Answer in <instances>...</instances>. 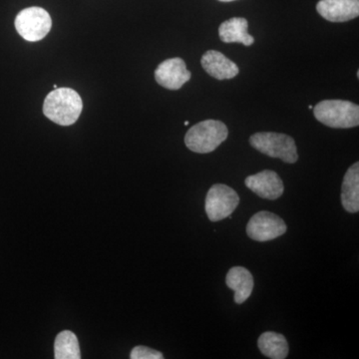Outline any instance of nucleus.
I'll return each instance as SVG.
<instances>
[{
	"label": "nucleus",
	"instance_id": "nucleus-6",
	"mask_svg": "<svg viewBox=\"0 0 359 359\" xmlns=\"http://www.w3.org/2000/svg\"><path fill=\"white\" fill-rule=\"evenodd\" d=\"M240 204V197L231 187L215 184L210 188L205 201V209L211 222L229 218Z\"/></svg>",
	"mask_w": 359,
	"mask_h": 359
},
{
	"label": "nucleus",
	"instance_id": "nucleus-10",
	"mask_svg": "<svg viewBox=\"0 0 359 359\" xmlns=\"http://www.w3.org/2000/svg\"><path fill=\"white\" fill-rule=\"evenodd\" d=\"M316 11L332 22H346L358 18L359 0H320Z\"/></svg>",
	"mask_w": 359,
	"mask_h": 359
},
{
	"label": "nucleus",
	"instance_id": "nucleus-5",
	"mask_svg": "<svg viewBox=\"0 0 359 359\" xmlns=\"http://www.w3.org/2000/svg\"><path fill=\"white\" fill-rule=\"evenodd\" d=\"M18 34L26 41L37 42L48 34L52 27L49 13L41 7L32 6L23 9L15 18Z\"/></svg>",
	"mask_w": 359,
	"mask_h": 359
},
{
	"label": "nucleus",
	"instance_id": "nucleus-4",
	"mask_svg": "<svg viewBox=\"0 0 359 359\" xmlns=\"http://www.w3.org/2000/svg\"><path fill=\"white\" fill-rule=\"evenodd\" d=\"M252 148L271 158H278L287 164H294L299 159L297 144L289 135L259 132L250 138Z\"/></svg>",
	"mask_w": 359,
	"mask_h": 359
},
{
	"label": "nucleus",
	"instance_id": "nucleus-14",
	"mask_svg": "<svg viewBox=\"0 0 359 359\" xmlns=\"http://www.w3.org/2000/svg\"><path fill=\"white\" fill-rule=\"evenodd\" d=\"M341 204L346 212L359 211V163H354L344 175L341 186Z\"/></svg>",
	"mask_w": 359,
	"mask_h": 359
},
{
	"label": "nucleus",
	"instance_id": "nucleus-9",
	"mask_svg": "<svg viewBox=\"0 0 359 359\" xmlns=\"http://www.w3.org/2000/svg\"><path fill=\"white\" fill-rule=\"evenodd\" d=\"M245 184L252 192L263 199L276 200L285 192L283 180L271 170H264L247 177Z\"/></svg>",
	"mask_w": 359,
	"mask_h": 359
},
{
	"label": "nucleus",
	"instance_id": "nucleus-17",
	"mask_svg": "<svg viewBox=\"0 0 359 359\" xmlns=\"http://www.w3.org/2000/svg\"><path fill=\"white\" fill-rule=\"evenodd\" d=\"M130 358L163 359L164 355L160 351H155V349L150 348V347L139 346L132 349L131 353H130Z\"/></svg>",
	"mask_w": 359,
	"mask_h": 359
},
{
	"label": "nucleus",
	"instance_id": "nucleus-3",
	"mask_svg": "<svg viewBox=\"0 0 359 359\" xmlns=\"http://www.w3.org/2000/svg\"><path fill=\"white\" fill-rule=\"evenodd\" d=\"M313 115L325 126L354 128L359 125L358 105L346 100H323L313 107Z\"/></svg>",
	"mask_w": 359,
	"mask_h": 359
},
{
	"label": "nucleus",
	"instance_id": "nucleus-11",
	"mask_svg": "<svg viewBox=\"0 0 359 359\" xmlns=\"http://www.w3.org/2000/svg\"><path fill=\"white\" fill-rule=\"evenodd\" d=\"M201 65L210 76L218 80H228L238 74V67L221 52L208 50L201 59Z\"/></svg>",
	"mask_w": 359,
	"mask_h": 359
},
{
	"label": "nucleus",
	"instance_id": "nucleus-1",
	"mask_svg": "<svg viewBox=\"0 0 359 359\" xmlns=\"http://www.w3.org/2000/svg\"><path fill=\"white\" fill-rule=\"evenodd\" d=\"M83 109L81 97L75 90L56 88L45 98L44 115L61 126L74 124Z\"/></svg>",
	"mask_w": 359,
	"mask_h": 359
},
{
	"label": "nucleus",
	"instance_id": "nucleus-20",
	"mask_svg": "<svg viewBox=\"0 0 359 359\" xmlns=\"http://www.w3.org/2000/svg\"><path fill=\"white\" fill-rule=\"evenodd\" d=\"M53 88H54V89L57 88V85L54 84V85H53Z\"/></svg>",
	"mask_w": 359,
	"mask_h": 359
},
{
	"label": "nucleus",
	"instance_id": "nucleus-7",
	"mask_svg": "<svg viewBox=\"0 0 359 359\" xmlns=\"http://www.w3.org/2000/svg\"><path fill=\"white\" fill-rule=\"evenodd\" d=\"M287 224L278 215L268 211L255 214L247 224V235L257 242H269L285 235Z\"/></svg>",
	"mask_w": 359,
	"mask_h": 359
},
{
	"label": "nucleus",
	"instance_id": "nucleus-16",
	"mask_svg": "<svg viewBox=\"0 0 359 359\" xmlns=\"http://www.w3.org/2000/svg\"><path fill=\"white\" fill-rule=\"evenodd\" d=\"M54 358L56 359H80L79 342L76 334L70 330H65L56 337L54 342Z\"/></svg>",
	"mask_w": 359,
	"mask_h": 359
},
{
	"label": "nucleus",
	"instance_id": "nucleus-2",
	"mask_svg": "<svg viewBox=\"0 0 359 359\" xmlns=\"http://www.w3.org/2000/svg\"><path fill=\"white\" fill-rule=\"evenodd\" d=\"M229 136L228 127L217 120H205L187 132L185 144L192 152L208 154L221 145Z\"/></svg>",
	"mask_w": 359,
	"mask_h": 359
},
{
	"label": "nucleus",
	"instance_id": "nucleus-19",
	"mask_svg": "<svg viewBox=\"0 0 359 359\" xmlns=\"http://www.w3.org/2000/svg\"><path fill=\"white\" fill-rule=\"evenodd\" d=\"M309 109H311H311H313V105H309Z\"/></svg>",
	"mask_w": 359,
	"mask_h": 359
},
{
	"label": "nucleus",
	"instance_id": "nucleus-12",
	"mask_svg": "<svg viewBox=\"0 0 359 359\" xmlns=\"http://www.w3.org/2000/svg\"><path fill=\"white\" fill-rule=\"evenodd\" d=\"M226 285L229 289L235 292L236 304H242L252 294L254 290V278L249 269L244 266H233L226 276Z\"/></svg>",
	"mask_w": 359,
	"mask_h": 359
},
{
	"label": "nucleus",
	"instance_id": "nucleus-18",
	"mask_svg": "<svg viewBox=\"0 0 359 359\" xmlns=\"http://www.w3.org/2000/svg\"><path fill=\"white\" fill-rule=\"evenodd\" d=\"M219 1H222V2H231V1H235V0H219Z\"/></svg>",
	"mask_w": 359,
	"mask_h": 359
},
{
	"label": "nucleus",
	"instance_id": "nucleus-8",
	"mask_svg": "<svg viewBox=\"0 0 359 359\" xmlns=\"http://www.w3.org/2000/svg\"><path fill=\"white\" fill-rule=\"evenodd\" d=\"M191 76L192 74L187 69L185 61L178 57L165 60L155 71L157 83L169 90H179Z\"/></svg>",
	"mask_w": 359,
	"mask_h": 359
},
{
	"label": "nucleus",
	"instance_id": "nucleus-13",
	"mask_svg": "<svg viewBox=\"0 0 359 359\" xmlns=\"http://www.w3.org/2000/svg\"><path fill=\"white\" fill-rule=\"evenodd\" d=\"M249 22L245 18H233L224 21L219 27V39L224 43H242L245 46L254 44L255 39L248 32Z\"/></svg>",
	"mask_w": 359,
	"mask_h": 359
},
{
	"label": "nucleus",
	"instance_id": "nucleus-15",
	"mask_svg": "<svg viewBox=\"0 0 359 359\" xmlns=\"http://www.w3.org/2000/svg\"><path fill=\"white\" fill-rule=\"evenodd\" d=\"M257 346L261 353L269 358L285 359L289 355L290 347L287 339L276 332H264L257 339Z\"/></svg>",
	"mask_w": 359,
	"mask_h": 359
},
{
	"label": "nucleus",
	"instance_id": "nucleus-21",
	"mask_svg": "<svg viewBox=\"0 0 359 359\" xmlns=\"http://www.w3.org/2000/svg\"><path fill=\"white\" fill-rule=\"evenodd\" d=\"M189 125V121H185V126H188Z\"/></svg>",
	"mask_w": 359,
	"mask_h": 359
}]
</instances>
